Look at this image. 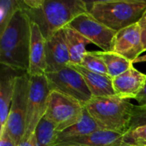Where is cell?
<instances>
[{
  "mask_svg": "<svg viewBox=\"0 0 146 146\" xmlns=\"http://www.w3.org/2000/svg\"><path fill=\"white\" fill-rule=\"evenodd\" d=\"M20 7L30 21L38 25L46 40L88 12L87 2L82 0H24L20 1Z\"/></svg>",
  "mask_w": 146,
  "mask_h": 146,
  "instance_id": "cell-1",
  "label": "cell"
},
{
  "mask_svg": "<svg viewBox=\"0 0 146 146\" xmlns=\"http://www.w3.org/2000/svg\"><path fill=\"white\" fill-rule=\"evenodd\" d=\"M31 21L20 8L0 33V62L15 71L27 72L29 67Z\"/></svg>",
  "mask_w": 146,
  "mask_h": 146,
  "instance_id": "cell-2",
  "label": "cell"
},
{
  "mask_svg": "<svg viewBox=\"0 0 146 146\" xmlns=\"http://www.w3.org/2000/svg\"><path fill=\"white\" fill-rule=\"evenodd\" d=\"M135 105L117 96L92 98L84 107L100 129L126 133L130 129Z\"/></svg>",
  "mask_w": 146,
  "mask_h": 146,
  "instance_id": "cell-3",
  "label": "cell"
},
{
  "mask_svg": "<svg viewBox=\"0 0 146 146\" xmlns=\"http://www.w3.org/2000/svg\"><path fill=\"white\" fill-rule=\"evenodd\" d=\"M87 4L95 19L115 32L139 22L146 11V0H100Z\"/></svg>",
  "mask_w": 146,
  "mask_h": 146,
  "instance_id": "cell-4",
  "label": "cell"
},
{
  "mask_svg": "<svg viewBox=\"0 0 146 146\" xmlns=\"http://www.w3.org/2000/svg\"><path fill=\"white\" fill-rule=\"evenodd\" d=\"M28 92L29 75L24 73L18 75L15 80L14 97L4 127L17 145L23 139L26 130Z\"/></svg>",
  "mask_w": 146,
  "mask_h": 146,
  "instance_id": "cell-5",
  "label": "cell"
},
{
  "mask_svg": "<svg viewBox=\"0 0 146 146\" xmlns=\"http://www.w3.org/2000/svg\"><path fill=\"white\" fill-rule=\"evenodd\" d=\"M85 107L79 101L57 92H50L45 117L53 123L57 132L78 123Z\"/></svg>",
  "mask_w": 146,
  "mask_h": 146,
  "instance_id": "cell-6",
  "label": "cell"
},
{
  "mask_svg": "<svg viewBox=\"0 0 146 146\" xmlns=\"http://www.w3.org/2000/svg\"><path fill=\"white\" fill-rule=\"evenodd\" d=\"M50 90L45 74L29 76V92L26 130L22 139H28L45 115ZM21 139V140H22Z\"/></svg>",
  "mask_w": 146,
  "mask_h": 146,
  "instance_id": "cell-7",
  "label": "cell"
},
{
  "mask_svg": "<svg viewBox=\"0 0 146 146\" xmlns=\"http://www.w3.org/2000/svg\"><path fill=\"white\" fill-rule=\"evenodd\" d=\"M45 75L50 92L73 98L84 106L93 98L82 75L70 66Z\"/></svg>",
  "mask_w": 146,
  "mask_h": 146,
  "instance_id": "cell-8",
  "label": "cell"
},
{
  "mask_svg": "<svg viewBox=\"0 0 146 146\" xmlns=\"http://www.w3.org/2000/svg\"><path fill=\"white\" fill-rule=\"evenodd\" d=\"M68 26L86 37L91 43L98 45L103 51L111 52L114 50L117 32L99 22L89 12L80 15Z\"/></svg>",
  "mask_w": 146,
  "mask_h": 146,
  "instance_id": "cell-9",
  "label": "cell"
},
{
  "mask_svg": "<svg viewBox=\"0 0 146 146\" xmlns=\"http://www.w3.org/2000/svg\"><path fill=\"white\" fill-rule=\"evenodd\" d=\"M113 51L124 56L133 63L140 56L145 50L139 22L117 32Z\"/></svg>",
  "mask_w": 146,
  "mask_h": 146,
  "instance_id": "cell-10",
  "label": "cell"
},
{
  "mask_svg": "<svg viewBox=\"0 0 146 146\" xmlns=\"http://www.w3.org/2000/svg\"><path fill=\"white\" fill-rule=\"evenodd\" d=\"M46 74L60 71L70 64V55L63 29L54 33L45 42Z\"/></svg>",
  "mask_w": 146,
  "mask_h": 146,
  "instance_id": "cell-11",
  "label": "cell"
},
{
  "mask_svg": "<svg viewBox=\"0 0 146 146\" xmlns=\"http://www.w3.org/2000/svg\"><path fill=\"white\" fill-rule=\"evenodd\" d=\"M146 81V74L132 66L128 70L113 79L115 96L123 98H134L142 90Z\"/></svg>",
  "mask_w": 146,
  "mask_h": 146,
  "instance_id": "cell-12",
  "label": "cell"
},
{
  "mask_svg": "<svg viewBox=\"0 0 146 146\" xmlns=\"http://www.w3.org/2000/svg\"><path fill=\"white\" fill-rule=\"evenodd\" d=\"M45 42L46 39L41 33L38 25L31 22L29 67L27 72L29 76L46 74Z\"/></svg>",
  "mask_w": 146,
  "mask_h": 146,
  "instance_id": "cell-13",
  "label": "cell"
},
{
  "mask_svg": "<svg viewBox=\"0 0 146 146\" xmlns=\"http://www.w3.org/2000/svg\"><path fill=\"white\" fill-rule=\"evenodd\" d=\"M17 71L2 65L0 79V132L5 127L15 92Z\"/></svg>",
  "mask_w": 146,
  "mask_h": 146,
  "instance_id": "cell-14",
  "label": "cell"
},
{
  "mask_svg": "<svg viewBox=\"0 0 146 146\" xmlns=\"http://www.w3.org/2000/svg\"><path fill=\"white\" fill-rule=\"evenodd\" d=\"M122 136L115 132L99 129L83 137L57 142L55 146H116L122 145Z\"/></svg>",
  "mask_w": 146,
  "mask_h": 146,
  "instance_id": "cell-15",
  "label": "cell"
},
{
  "mask_svg": "<svg viewBox=\"0 0 146 146\" xmlns=\"http://www.w3.org/2000/svg\"><path fill=\"white\" fill-rule=\"evenodd\" d=\"M69 66L82 75L93 98L115 96L113 87V79L109 75L90 71L80 65L70 64Z\"/></svg>",
  "mask_w": 146,
  "mask_h": 146,
  "instance_id": "cell-16",
  "label": "cell"
},
{
  "mask_svg": "<svg viewBox=\"0 0 146 146\" xmlns=\"http://www.w3.org/2000/svg\"><path fill=\"white\" fill-rule=\"evenodd\" d=\"M63 31L66 44L70 55V64L80 65L84 56L87 52L86 46L90 44L91 41L69 26L64 27Z\"/></svg>",
  "mask_w": 146,
  "mask_h": 146,
  "instance_id": "cell-17",
  "label": "cell"
},
{
  "mask_svg": "<svg viewBox=\"0 0 146 146\" xmlns=\"http://www.w3.org/2000/svg\"><path fill=\"white\" fill-rule=\"evenodd\" d=\"M99 129L100 128L98 124L85 109L83 116L78 123L66 128L62 132H57V139L56 143L83 137Z\"/></svg>",
  "mask_w": 146,
  "mask_h": 146,
  "instance_id": "cell-18",
  "label": "cell"
},
{
  "mask_svg": "<svg viewBox=\"0 0 146 146\" xmlns=\"http://www.w3.org/2000/svg\"><path fill=\"white\" fill-rule=\"evenodd\" d=\"M98 54L104 62L107 68L108 75L112 79L123 74L133 66L132 62L114 51H98Z\"/></svg>",
  "mask_w": 146,
  "mask_h": 146,
  "instance_id": "cell-19",
  "label": "cell"
},
{
  "mask_svg": "<svg viewBox=\"0 0 146 146\" xmlns=\"http://www.w3.org/2000/svg\"><path fill=\"white\" fill-rule=\"evenodd\" d=\"M34 133L38 146H55L57 139V131L53 123L45 116L38 124Z\"/></svg>",
  "mask_w": 146,
  "mask_h": 146,
  "instance_id": "cell-20",
  "label": "cell"
},
{
  "mask_svg": "<svg viewBox=\"0 0 146 146\" xmlns=\"http://www.w3.org/2000/svg\"><path fill=\"white\" fill-rule=\"evenodd\" d=\"M80 65L90 71L108 75L106 65L98 51H87Z\"/></svg>",
  "mask_w": 146,
  "mask_h": 146,
  "instance_id": "cell-21",
  "label": "cell"
},
{
  "mask_svg": "<svg viewBox=\"0 0 146 146\" xmlns=\"http://www.w3.org/2000/svg\"><path fill=\"white\" fill-rule=\"evenodd\" d=\"M20 8V1L18 0L0 1V33L5 29L15 13Z\"/></svg>",
  "mask_w": 146,
  "mask_h": 146,
  "instance_id": "cell-22",
  "label": "cell"
},
{
  "mask_svg": "<svg viewBox=\"0 0 146 146\" xmlns=\"http://www.w3.org/2000/svg\"><path fill=\"white\" fill-rule=\"evenodd\" d=\"M122 144L127 146H146V125L135 127L124 133Z\"/></svg>",
  "mask_w": 146,
  "mask_h": 146,
  "instance_id": "cell-23",
  "label": "cell"
},
{
  "mask_svg": "<svg viewBox=\"0 0 146 146\" xmlns=\"http://www.w3.org/2000/svg\"><path fill=\"white\" fill-rule=\"evenodd\" d=\"M145 125H146V107L134 106L129 130Z\"/></svg>",
  "mask_w": 146,
  "mask_h": 146,
  "instance_id": "cell-24",
  "label": "cell"
},
{
  "mask_svg": "<svg viewBox=\"0 0 146 146\" xmlns=\"http://www.w3.org/2000/svg\"><path fill=\"white\" fill-rule=\"evenodd\" d=\"M0 146H18L14 139L10 137L7 130L0 132Z\"/></svg>",
  "mask_w": 146,
  "mask_h": 146,
  "instance_id": "cell-25",
  "label": "cell"
},
{
  "mask_svg": "<svg viewBox=\"0 0 146 146\" xmlns=\"http://www.w3.org/2000/svg\"><path fill=\"white\" fill-rule=\"evenodd\" d=\"M139 24L141 28V38H142V44L144 47V50H146V14L145 13L141 19L139 21Z\"/></svg>",
  "mask_w": 146,
  "mask_h": 146,
  "instance_id": "cell-26",
  "label": "cell"
},
{
  "mask_svg": "<svg viewBox=\"0 0 146 146\" xmlns=\"http://www.w3.org/2000/svg\"><path fill=\"white\" fill-rule=\"evenodd\" d=\"M18 146H38L35 133H33L28 139H22Z\"/></svg>",
  "mask_w": 146,
  "mask_h": 146,
  "instance_id": "cell-27",
  "label": "cell"
},
{
  "mask_svg": "<svg viewBox=\"0 0 146 146\" xmlns=\"http://www.w3.org/2000/svg\"><path fill=\"white\" fill-rule=\"evenodd\" d=\"M135 99L138 101L139 106H141V107H146V81L145 86L142 88V90L138 94V96L135 98Z\"/></svg>",
  "mask_w": 146,
  "mask_h": 146,
  "instance_id": "cell-28",
  "label": "cell"
},
{
  "mask_svg": "<svg viewBox=\"0 0 146 146\" xmlns=\"http://www.w3.org/2000/svg\"><path fill=\"white\" fill-rule=\"evenodd\" d=\"M146 62V55H144V56H140L139 57H138L134 62ZM133 62V63H134Z\"/></svg>",
  "mask_w": 146,
  "mask_h": 146,
  "instance_id": "cell-29",
  "label": "cell"
},
{
  "mask_svg": "<svg viewBox=\"0 0 146 146\" xmlns=\"http://www.w3.org/2000/svg\"><path fill=\"white\" fill-rule=\"evenodd\" d=\"M116 146H127V145H123V144H122V145H116Z\"/></svg>",
  "mask_w": 146,
  "mask_h": 146,
  "instance_id": "cell-30",
  "label": "cell"
},
{
  "mask_svg": "<svg viewBox=\"0 0 146 146\" xmlns=\"http://www.w3.org/2000/svg\"><path fill=\"white\" fill-rule=\"evenodd\" d=\"M145 14H146V11H145Z\"/></svg>",
  "mask_w": 146,
  "mask_h": 146,
  "instance_id": "cell-31",
  "label": "cell"
}]
</instances>
